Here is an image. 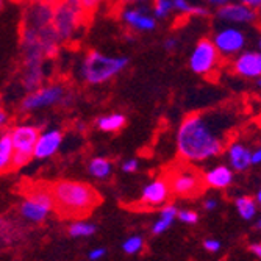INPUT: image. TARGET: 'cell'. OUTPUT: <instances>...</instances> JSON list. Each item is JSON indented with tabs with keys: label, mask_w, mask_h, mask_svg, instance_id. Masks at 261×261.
Masks as SVG:
<instances>
[{
	"label": "cell",
	"mask_w": 261,
	"mask_h": 261,
	"mask_svg": "<svg viewBox=\"0 0 261 261\" xmlns=\"http://www.w3.org/2000/svg\"><path fill=\"white\" fill-rule=\"evenodd\" d=\"M234 111L215 110L185 116L177 130V152L189 163L206 161L224 152L234 125Z\"/></svg>",
	"instance_id": "cell-1"
},
{
	"label": "cell",
	"mask_w": 261,
	"mask_h": 261,
	"mask_svg": "<svg viewBox=\"0 0 261 261\" xmlns=\"http://www.w3.org/2000/svg\"><path fill=\"white\" fill-rule=\"evenodd\" d=\"M55 211L63 219L88 218L100 205L99 193L88 183L61 180L52 185Z\"/></svg>",
	"instance_id": "cell-2"
},
{
	"label": "cell",
	"mask_w": 261,
	"mask_h": 261,
	"mask_svg": "<svg viewBox=\"0 0 261 261\" xmlns=\"http://www.w3.org/2000/svg\"><path fill=\"white\" fill-rule=\"evenodd\" d=\"M127 64V57H108L97 50H89L80 64V75L88 85H103L121 74Z\"/></svg>",
	"instance_id": "cell-3"
},
{
	"label": "cell",
	"mask_w": 261,
	"mask_h": 261,
	"mask_svg": "<svg viewBox=\"0 0 261 261\" xmlns=\"http://www.w3.org/2000/svg\"><path fill=\"white\" fill-rule=\"evenodd\" d=\"M13 144H14V158L11 171L20 169L22 166L29 164L35 158V147L39 139V127L33 124H17L10 130Z\"/></svg>",
	"instance_id": "cell-4"
},
{
	"label": "cell",
	"mask_w": 261,
	"mask_h": 261,
	"mask_svg": "<svg viewBox=\"0 0 261 261\" xmlns=\"http://www.w3.org/2000/svg\"><path fill=\"white\" fill-rule=\"evenodd\" d=\"M85 11L80 0H58L54 14V29L61 41H70L82 27Z\"/></svg>",
	"instance_id": "cell-5"
},
{
	"label": "cell",
	"mask_w": 261,
	"mask_h": 261,
	"mask_svg": "<svg viewBox=\"0 0 261 261\" xmlns=\"http://www.w3.org/2000/svg\"><path fill=\"white\" fill-rule=\"evenodd\" d=\"M172 194L185 199H194L205 191V177L189 166H180L174 169L168 177Z\"/></svg>",
	"instance_id": "cell-6"
},
{
	"label": "cell",
	"mask_w": 261,
	"mask_h": 261,
	"mask_svg": "<svg viewBox=\"0 0 261 261\" xmlns=\"http://www.w3.org/2000/svg\"><path fill=\"white\" fill-rule=\"evenodd\" d=\"M66 96H67L66 89L60 83L41 86L36 91L29 92L27 96L22 99L20 110L23 113H32V111L54 107V105H60V103H64Z\"/></svg>",
	"instance_id": "cell-7"
},
{
	"label": "cell",
	"mask_w": 261,
	"mask_h": 261,
	"mask_svg": "<svg viewBox=\"0 0 261 261\" xmlns=\"http://www.w3.org/2000/svg\"><path fill=\"white\" fill-rule=\"evenodd\" d=\"M219 60H221V54L215 41L203 38L196 44L191 57H189V67L193 69L194 74L208 77L218 69Z\"/></svg>",
	"instance_id": "cell-8"
},
{
	"label": "cell",
	"mask_w": 261,
	"mask_h": 261,
	"mask_svg": "<svg viewBox=\"0 0 261 261\" xmlns=\"http://www.w3.org/2000/svg\"><path fill=\"white\" fill-rule=\"evenodd\" d=\"M213 41H215L221 57L224 58H233L234 55H240L246 47L244 32L233 25H227L218 30Z\"/></svg>",
	"instance_id": "cell-9"
},
{
	"label": "cell",
	"mask_w": 261,
	"mask_h": 261,
	"mask_svg": "<svg viewBox=\"0 0 261 261\" xmlns=\"http://www.w3.org/2000/svg\"><path fill=\"white\" fill-rule=\"evenodd\" d=\"M216 17L228 25H241V23H253L259 17V13L246 4L228 2L218 8Z\"/></svg>",
	"instance_id": "cell-10"
},
{
	"label": "cell",
	"mask_w": 261,
	"mask_h": 261,
	"mask_svg": "<svg viewBox=\"0 0 261 261\" xmlns=\"http://www.w3.org/2000/svg\"><path fill=\"white\" fill-rule=\"evenodd\" d=\"M171 185L168 181V178H156L152 183H149L144 189H142V194L139 199V203L144 208H158L163 206L166 202H168L169 196H171Z\"/></svg>",
	"instance_id": "cell-11"
},
{
	"label": "cell",
	"mask_w": 261,
	"mask_h": 261,
	"mask_svg": "<svg viewBox=\"0 0 261 261\" xmlns=\"http://www.w3.org/2000/svg\"><path fill=\"white\" fill-rule=\"evenodd\" d=\"M122 20L136 32H152L156 27V17L149 14L144 7H128L121 11Z\"/></svg>",
	"instance_id": "cell-12"
},
{
	"label": "cell",
	"mask_w": 261,
	"mask_h": 261,
	"mask_svg": "<svg viewBox=\"0 0 261 261\" xmlns=\"http://www.w3.org/2000/svg\"><path fill=\"white\" fill-rule=\"evenodd\" d=\"M233 70L244 79L261 77V52H241L233 60Z\"/></svg>",
	"instance_id": "cell-13"
},
{
	"label": "cell",
	"mask_w": 261,
	"mask_h": 261,
	"mask_svg": "<svg viewBox=\"0 0 261 261\" xmlns=\"http://www.w3.org/2000/svg\"><path fill=\"white\" fill-rule=\"evenodd\" d=\"M63 133L60 130H45L39 135V139L35 147V158L36 160H45L57 153V150L61 146Z\"/></svg>",
	"instance_id": "cell-14"
},
{
	"label": "cell",
	"mask_w": 261,
	"mask_h": 261,
	"mask_svg": "<svg viewBox=\"0 0 261 261\" xmlns=\"http://www.w3.org/2000/svg\"><path fill=\"white\" fill-rule=\"evenodd\" d=\"M227 156L230 166L238 172H244L252 164V150L243 142H230L227 149Z\"/></svg>",
	"instance_id": "cell-15"
},
{
	"label": "cell",
	"mask_w": 261,
	"mask_h": 261,
	"mask_svg": "<svg viewBox=\"0 0 261 261\" xmlns=\"http://www.w3.org/2000/svg\"><path fill=\"white\" fill-rule=\"evenodd\" d=\"M203 177H205L206 186H210V188H218V189L228 188L231 185V181H233V172H231V169L227 168V166H224V164L213 168Z\"/></svg>",
	"instance_id": "cell-16"
},
{
	"label": "cell",
	"mask_w": 261,
	"mask_h": 261,
	"mask_svg": "<svg viewBox=\"0 0 261 261\" xmlns=\"http://www.w3.org/2000/svg\"><path fill=\"white\" fill-rule=\"evenodd\" d=\"M19 210H20V215L32 222H42L47 216V213H49V210L42 206L41 203L25 199V197H23V202L20 203Z\"/></svg>",
	"instance_id": "cell-17"
},
{
	"label": "cell",
	"mask_w": 261,
	"mask_h": 261,
	"mask_svg": "<svg viewBox=\"0 0 261 261\" xmlns=\"http://www.w3.org/2000/svg\"><path fill=\"white\" fill-rule=\"evenodd\" d=\"M13 158H14V144L8 130L7 133H2V136H0V168H2V172H7L8 169L11 171Z\"/></svg>",
	"instance_id": "cell-18"
},
{
	"label": "cell",
	"mask_w": 261,
	"mask_h": 261,
	"mask_svg": "<svg viewBox=\"0 0 261 261\" xmlns=\"http://www.w3.org/2000/svg\"><path fill=\"white\" fill-rule=\"evenodd\" d=\"M127 119L125 116L121 113H113V114H107V116H100L96 119V127L100 132L105 133H113V132H119L121 128H124Z\"/></svg>",
	"instance_id": "cell-19"
},
{
	"label": "cell",
	"mask_w": 261,
	"mask_h": 261,
	"mask_svg": "<svg viewBox=\"0 0 261 261\" xmlns=\"http://www.w3.org/2000/svg\"><path fill=\"white\" fill-rule=\"evenodd\" d=\"M113 169V163L107 158L97 156V158H92L88 164V171L92 177L96 178H108V175L111 174Z\"/></svg>",
	"instance_id": "cell-20"
},
{
	"label": "cell",
	"mask_w": 261,
	"mask_h": 261,
	"mask_svg": "<svg viewBox=\"0 0 261 261\" xmlns=\"http://www.w3.org/2000/svg\"><path fill=\"white\" fill-rule=\"evenodd\" d=\"M160 221L153 225V234H160L164 230H168L172 224V221L175 219V216H178V211L174 205H166L163 206L161 213H160Z\"/></svg>",
	"instance_id": "cell-21"
},
{
	"label": "cell",
	"mask_w": 261,
	"mask_h": 261,
	"mask_svg": "<svg viewBox=\"0 0 261 261\" xmlns=\"http://www.w3.org/2000/svg\"><path fill=\"white\" fill-rule=\"evenodd\" d=\"M175 11L186 14V16H199V17H206L208 10L200 5H193L189 0H174Z\"/></svg>",
	"instance_id": "cell-22"
},
{
	"label": "cell",
	"mask_w": 261,
	"mask_h": 261,
	"mask_svg": "<svg viewBox=\"0 0 261 261\" xmlns=\"http://www.w3.org/2000/svg\"><path fill=\"white\" fill-rule=\"evenodd\" d=\"M236 208H238V213L241 215L243 219H252L256 213V203L252 197H238L236 199Z\"/></svg>",
	"instance_id": "cell-23"
},
{
	"label": "cell",
	"mask_w": 261,
	"mask_h": 261,
	"mask_svg": "<svg viewBox=\"0 0 261 261\" xmlns=\"http://www.w3.org/2000/svg\"><path fill=\"white\" fill-rule=\"evenodd\" d=\"M153 14L155 17L158 19H164V17H168L172 10H175L174 7V0H153Z\"/></svg>",
	"instance_id": "cell-24"
},
{
	"label": "cell",
	"mask_w": 261,
	"mask_h": 261,
	"mask_svg": "<svg viewBox=\"0 0 261 261\" xmlns=\"http://www.w3.org/2000/svg\"><path fill=\"white\" fill-rule=\"evenodd\" d=\"M94 231H96V227H94L92 224H85V222L72 224L69 228L70 236H91Z\"/></svg>",
	"instance_id": "cell-25"
},
{
	"label": "cell",
	"mask_w": 261,
	"mask_h": 261,
	"mask_svg": "<svg viewBox=\"0 0 261 261\" xmlns=\"http://www.w3.org/2000/svg\"><path fill=\"white\" fill-rule=\"evenodd\" d=\"M141 247H142V240L139 238V236H133V238L127 240L122 246V249L127 253H136V252H139Z\"/></svg>",
	"instance_id": "cell-26"
},
{
	"label": "cell",
	"mask_w": 261,
	"mask_h": 261,
	"mask_svg": "<svg viewBox=\"0 0 261 261\" xmlns=\"http://www.w3.org/2000/svg\"><path fill=\"white\" fill-rule=\"evenodd\" d=\"M103 2V0H80V7L85 11V14H89L92 11H96L97 7Z\"/></svg>",
	"instance_id": "cell-27"
},
{
	"label": "cell",
	"mask_w": 261,
	"mask_h": 261,
	"mask_svg": "<svg viewBox=\"0 0 261 261\" xmlns=\"http://www.w3.org/2000/svg\"><path fill=\"white\" fill-rule=\"evenodd\" d=\"M178 219L186 222V224H196L199 221V216L196 211H189V210H185V211H180L178 213Z\"/></svg>",
	"instance_id": "cell-28"
},
{
	"label": "cell",
	"mask_w": 261,
	"mask_h": 261,
	"mask_svg": "<svg viewBox=\"0 0 261 261\" xmlns=\"http://www.w3.org/2000/svg\"><path fill=\"white\" fill-rule=\"evenodd\" d=\"M122 169L124 172L130 174V172H135L138 169V161L136 160H127L124 164H122Z\"/></svg>",
	"instance_id": "cell-29"
},
{
	"label": "cell",
	"mask_w": 261,
	"mask_h": 261,
	"mask_svg": "<svg viewBox=\"0 0 261 261\" xmlns=\"http://www.w3.org/2000/svg\"><path fill=\"white\" fill-rule=\"evenodd\" d=\"M163 45H164V49L168 50V52H174L177 47H178V41L175 38H168V39L164 41Z\"/></svg>",
	"instance_id": "cell-30"
},
{
	"label": "cell",
	"mask_w": 261,
	"mask_h": 261,
	"mask_svg": "<svg viewBox=\"0 0 261 261\" xmlns=\"http://www.w3.org/2000/svg\"><path fill=\"white\" fill-rule=\"evenodd\" d=\"M203 246H205V249L210 250V252H218L219 247H221V244H219L218 241H213V240H206V241L203 243Z\"/></svg>",
	"instance_id": "cell-31"
},
{
	"label": "cell",
	"mask_w": 261,
	"mask_h": 261,
	"mask_svg": "<svg viewBox=\"0 0 261 261\" xmlns=\"http://www.w3.org/2000/svg\"><path fill=\"white\" fill-rule=\"evenodd\" d=\"M261 163V146H258L252 152V164H259Z\"/></svg>",
	"instance_id": "cell-32"
},
{
	"label": "cell",
	"mask_w": 261,
	"mask_h": 261,
	"mask_svg": "<svg viewBox=\"0 0 261 261\" xmlns=\"http://www.w3.org/2000/svg\"><path fill=\"white\" fill-rule=\"evenodd\" d=\"M238 2L246 4V5H249V7L255 8V10H259L261 8V0H238Z\"/></svg>",
	"instance_id": "cell-33"
},
{
	"label": "cell",
	"mask_w": 261,
	"mask_h": 261,
	"mask_svg": "<svg viewBox=\"0 0 261 261\" xmlns=\"http://www.w3.org/2000/svg\"><path fill=\"white\" fill-rule=\"evenodd\" d=\"M103 253H105V249H96V250H92L89 253V258L91 259H99L100 256H103Z\"/></svg>",
	"instance_id": "cell-34"
},
{
	"label": "cell",
	"mask_w": 261,
	"mask_h": 261,
	"mask_svg": "<svg viewBox=\"0 0 261 261\" xmlns=\"http://www.w3.org/2000/svg\"><path fill=\"white\" fill-rule=\"evenodd\" d=\"M206 4H210V5H213V7H222V5H225V4H228L230 0H205Z\"/></svg>",
	"instance_id": "cell-35"
},
{
	"label": "cell",
	"mask_w": 261,
	"mask_h": 261,
	"mask_svg": "<svg viewBox=\"0 0 261 261\" xmlns=\"http://www.w3.org/2000/svg\"><path fill=\"white\" fill-rule=\"evenodd\" d=\"M216 205H218V202H216L215 199H208V200L205 202V210H215Z\"/></svg>",
	"instance_id": "cell-36"
},
{
	"label": "cell",
	"mask_w": 261,
	"mask_h": 261,
	"mask_svg": "<svg viewBox=\"0 0 261 261\" xmlns=\"http://www.w3.org/2000/svg\"><path fill=\"white\" fill-rule=\"evenodd\" d=\"M250 252H253L256 256L261 258V244H252L250 246Z\"/></svg>",
	"instance_id": "cell-37"
},
{
	"label": "cell",
	"mask_w": 261,
	"mask_h": 261,
	"mask_svg": "<svg viewBox=\"0 0 261 261\" xmlns=\"http://www.w3.org/2000/svg\"><path fill=\"white\" fill-rule=\"evenodd\" d=\"M7 117H8V114H7V111H5V110L0 111V125H2V127H5V125H7Z\"/></svg>",
	"instance_id": "cell-38"
},
{
	"label": "cell",
	"mask_w": 261,
	"mask_h": 261,
	"mask_svg": "<svg viewBox=\"0 0 261 261\" xmlns=\"http://www.w3.org/2000/svg\"><path fill=\"white\" fill-rule=\"evenodd\" d=\"M125 4H135V2H144V0H122Z\"/></svg>",
	"instance_id": "cell-39"
},
{
	"label": "cell",
	"mask_w": 261,
	"mask_h": 261,
	"mask_svg": "<svg viewBox=\"0 0 261 261\" xmlns=\"http://www.w3.org/2000/svg\"><path fill=\"white\" fill-rule=\"evenodd\" d=\"M256 200H258V203L261 205V189H259V193L256 194Z\"/></svg>",
	"instance_id": "cell-40"
},
{
	"label": "cell",
	"mask_w": 261,
	"mask_h": 261,
	"mask_svg": "<svg viewBox=\"0 0 261 261\" xmlns=\"http://www.w3.org/2000/svg\"><path fill=\"white\" fill-rule=\"evenodd\" d=\"M256 86H258V89H261V77L258 79V82H256Z\"/></svg>",
	"instance_id": "cell-41"
},
{
	"label": "cell",
	"mask_w": 261,
	"mask_h": 261,
	"mask_svg": "<svg viewBox=\"0 0 261 261\" xmlns=\"http://www.w3.org/2000/svg\"><path fill=\"white\" fill-rule=\"evenodd\" d=\"M256 227H258V228H261V219L258 221V224H256Z\"/></svg>",
	"instance_id": "cell-42"
},
{
	"label": "cell",
	"mask_w": 261,
	"mask_h": 261,
	"mask_svg": "<svg viewBox=\"0 0 261 261\" xmlns=\"http://www.w3.org/2000/svg\"><path fill=\"white\" fill-rule=\"evenodd\" d=\"M258 47H259V50H261V38H259V41H258Z\"/></svg>",
	"instance_id": "cell-43"
},
{
	"label": "cell",
	"mask_w": 261,
	"mask_h": 261,
	"mask_svg": "<svg viewBox=\"0 0 261 261\" xmlns=\"http://www.w3.org/2000/svg\"><path fill=\"white\" fill-rule=\"evenodd\" d=\"M32 2H44V0H32Z\"/></svg>",
	"instance_id": "cell-44"
},
{
	"label": "cell",
	"mask_w": 261,
	"mask_h": 261,
	"mask_svg": "<svg viewBox=\"0 0 261 261\" xmlns=\"http://www.w3.org/2000/svg\"><path fill=\"white\" fill-rule=\"evenodd\" d=\"M259 20H261V8H259Z\"/></svg>",
	"instance_id": "cell-45"
}]
</instances>
